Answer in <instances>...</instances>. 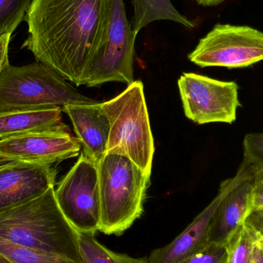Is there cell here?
Listing matches in <instances>:
<instances>
[{"label":"cell","mask_w":263,"mask_h":263,"mask_svg":"<svg viewBox=\"0 0 263 263\" xmlns=\"http://www.w3.org/2000/svg\"><path fill=\"white\" fill-rule=\"evenodd\" d=\"M107 0H33L26 14L23 47L37 62L81 86L82 77L103 36Z\"/></svg>","instance_id":"obj_1"},{"label":"cell","mask_w":263,"mask_h":263,"mask_svg":"<svg viewBox=\"0 0 263 263\" xmlns=\"http://www.w3.org/2000/svg\"><path fill=\"white\" fill-rule=\"evenodd\" d=\"M0 238L83 263L78 232L59 207L55 186L39 197L0 213Z\"/></svg>","instance_id":"obj_2"},{"label":"cell","mask_w":263,"mask_h":263,"mask_svg":"<svg viewBox=\"0 0 263 263\" xmlns=\"http://www.w3.org/2000/svg\"><path fill=\"white\" fill-rule=\"evenodd\" d=\"M100 224L99 231L120 236L144 211L150 176L128 156L107 153L98 165Z\"/></svg>","instance_id":"obj_3"},{"label":"cell","mask_w":263,"mask_h":263,"mask_svg":"<svg viewBox=\"0 0 263 263\" xmlns=\"http://www.w3.org/2000/svg\"><path fill=\"white\" fill-rule=\"evenodd\" d=\"M95 102L82 95L58 72L40 62L15 66L8 60L0 71V114L63 109L68 105Z\"/></svg>","instance_id":"obj_4"},{"label":"cell","mask_w":263,"mask_h":263,"mask_svg":"<svg viewBox=\"0 0 263 263\" xmlns=\"http://www.w3.org/2000/svg\"><path fill=\"white\" fill-rule=\"evenodd\" d=\"M102 108L110 124L107 153L128 156L151 176L155 145L142 82H133Z\"/></svg>","instance_id":"obj_5"},{"label":"cell","mask_w":263,"mask_h":263,"mask_svg":"<svg viewBox=\"0 0 263 263\" xmlns=\"http://www.w3.org/2000/svg\"><path fill=\"white\" fill-rule=\"evenodd\" d=\"M136 38L123 0H107L103 36L83 72L81 86L93 87L111 82L128 86L133 83Z\"/></svg>","instance_id":"obj_6"},{"label":"cell","mask_w":263,"mask_h":263,"mask_svg":"<svg viewBox=\"0 0 263 263\" xmlns=\"http://www.w3.org/2000/svg\"><path fill=\"white\" fill-rule=\"evenodd\" d=\"M188 58L200 67H248L263 61V32L247 26L216 25Z\"/></svg>","instance_id":"obj_7"},{"label":"cell","mask_w":263,"mask_h":263,"mask_svg":"<svg viewBox=\"0 0 263 263\" xmlns=\"http://www.w3.org/2000/svg\"><path fill=\"white\" fill-rule=\"evenodd\" d=\"M55 197L62 213L78 233L99 231L98 166L84 152L55 189Z\"/></svg>","instance_id":"obj_8"},{"label":"cell","mask_w":263,"mask_h":263,"mask_svg":"<svg viewBox=\"0 0 263 263\" xmlns=\"http://www.w3.org/2000/svg\"><path fill=\"white\" fill-rule=\"evenodd\" d=\"M185 117L199 125L233 124L240 106L239 86L199 74L184 72L178 80Z\"/></svg>","instance_id":"obj_9"},{"label":"cell","mask_w":263,"mask_h":263,"mask_svg":"<svg viewBox=\"0 0 263 263\" xmlns=\"http://www.w3.org/2000/svg\"><path fill=\"white\" fill-rule=\"evenodd\" d=\"M253 175L254 170L242 162L236 176L221 184L217 196L174 240L152 252L148 263H182L203 250L209 244V227L216 209L233 189Z\"/></svg>","instance_id":"obj_10"},{"label":"cell","mask_w":263,"mask_h":263,"mask_svg":"<svg viewBox=\"0 0 263 263\" xmlns=\"http://www.w3.org/2000/svg\"><path fill=\"white\" fill-rule=\"evenodd\" d=\"M82 145L67 126L0 140V153L32 163L54 165L80 154Z\"/></svg>","instance_id":"obj_11"},{"label":"cell","mask_w":263,"mask_h":263,"mask_svg":"<svg viewBox=\"0 0 263 263\" xmlns=\"http://www.w3.org/2000/svg\"><path fill=\"white\" fill-rule=\"evenodd\" d=\"M53 165L26 162L0 170V213L44 194L55 185Z\"/></svg>","instance_id":"obj_12"},{"label":"cell","mask_w":263,"mask_h":263,"mask_svg":"<svg viewBox=\"0 0 263 263\" xmlns=\"http://www.w3.org/2000/svg\"><path fill=\"white\" fill-rule=\"evenodd\" d=\"M73 125L77 138L84 152L97 165L107 153L110 133L109 119L102 108V103H79L64 106Z\"/></svg>","instance_id":"obj_13"},{"label":"cell","mask_w":263,"mask_h":263,"mask_svg":"<svg viewBox=\"0 0 263 263\" xmlns=\"http://www.w3.org/2000/svg\"><path fill=\"white\" fill-rule=\"evenodd\" d=\"M251 179L241 182L222 199L210 222L208 243L225 245L229 238L243 224L250 211Z\"/></svg>","instance_id":"obj_14"},{"label":"cell","mask_w":263,"mask_h":263,"mask_svg":"<svg viewBox=\"0 0 263 263\" xmlns=\"http://www.w3.org/2000/svg\"><path fill=\"white\" fill-rule=\"evenodd\" d=\"M62 108L0 114V140L65 126Z\"/></svg>","instance_id":"obj_15"},{"label":"cell","mask_w":263,"mask_h":263,"mask_svg":"<svg viewBox=\"0 0 263 263\" xmlns=\"http://www.w3.org/2000/svg\"><path fill=\"white\" fill-rule=\"evenodd\" d=\"M132 3L134 15L130 25L136 36L141 29L159 20L174 22L189 29L195 27L194 23L182 15L170 0H133Z\"/></svg>","instance_id":"obj_16"},{"label":"cell","mask_w":263,"mask_h":263,"mask_svg":"<svg viewBox=\"0 0 263 263\" xmlns=\"http://www.w3.org/2000/svg\"><path fill=\"white\" fill-rule=\"evenodd\" d=\"M78 234L83 263H148L146 258L131 257L109 250L97 240L96 233Z\"/></svg>","instance_id":"obj_17"},{"label":"cell","mask_w":263,"mask_h":263,"mask_svg":"<svg viewBox=\"0 0 263 263\" xmlns=\"http://www.w3.org/2000/svg\"><path fill=\"white\" fill-rule=\"evenodd\" d=\"M258 241L251 230L241 225L224 245L226 263H250Z\"/></svg>","instance_id":"obj_18"},{"label":"cell","mask_w":263,"mask_h":263,"mask_svg":"<svg viewBox=\"0 0 263 263\" xmlns=\"http://www.w3.org/2000/svg\"><path fill=\"white\" fill-rule=\"evenodd\" d=\"M0 254L12 263H76L63 256L22 247L2 238Z\"/></svg>","instance_id":"obj_19"},{"label":"cell","mask_w":263,"mask_h":263,"mask_svg":"<svg viewBox=\"0 0 263 263\" xmlns=\"http://www.w3.org/2000/svg\"><path fill=\"white\" fill-rule=\"evenodd\" d=\"M33 0H0V35L10 33L25 20Z\"/></svg>","instance_id":"obj_20"},{"label":"cell","mask_w":263,"mask_h":263,"mask_svg":"<svg viewBox=\"0 0 263 263\" xmlns=\"http://www.w3.org/2000/svg\"><path fill=\"white\" fill-rule=\"evenodd\" d=\"M243 162L254 168L263 167V133H252L243 139Z\"/></svg>","instance_id":"obj_21"},{"label":"cell","mask_w":263,"mask_h":263,"mask_svg":"<svg viewBox=\"0 0 263 263\" xmlns=\"http://www.w3.org/2000/svg\"><path fill=\"white\" fill-rule=\"evenodd\" d=\"M182 263H226L224 246L209 243L203 250Z\"/></svg>","instance_id":"obj_22"},{"label":"cell","mask_w":263,"mask_h":263,"mask_svg":"<svg viewBox=\"0 0 263 263\" xmlns=\"http://www.w3.org/2000/svg\"><path fill=\"white\" fill-rule=\"evenodd\" d=\"M250 211L263 209V167L258 168L252 178Z\"/></svg>","instance_id":"obj_23"},{"label":"cell","mask_w":263,"mask_h":263,"mask_svg":"<svg viewBox=\"0 0 263 263\" xmlns=\"http://www.w3.org/2000/svg\"><path fill=\"white\" fill-rule=\"evenodd\" d=\"M243 224L254 233L258 240L263 241V209L249 213Z\"/></svg>","instance_id":"obj_24"},{"label":"cell","mask_w":263,"mask_h":263,"mask_svg":"<svg viewBox=\"0 0 263 263\" xmlns=\"http://www.w3.org/2000/svg\"><path fill=\"white\" fill-rule=\"evenodd\" d=\"M12 34L6 33L0 35V71L5 63L9 60L8 59V49Z\"/></svg>","instance_id":"obj_25"},{"label":"cell","mask_w":263,"mask_h":263,"mask_svg":"<svg viewBox=\"0 0 263 263\" xmlns=\"http://www.w3.org/2000/svg\"><path fill=\"white\" fill-rule=\"evenodd\" d=\"M26 162H24V161L20 160V159H15V158L10 157V156L0 153V170L8 168V167L13 166V165L26 163Z\"/></svg>","instance_id":"obj_26"},{"label":"cell","mask_w":263,"mask_h":263,"mask_svg":"<svg viewBox=\"0 0 263 263\" xmlns=\"http://www.w3.org/2000/svg\"><path fill=\"white\" fill-rule=\"evenodd\" d=\"M250 263H263V242L258 241Z\"/></svg>","instance_id":"obj_27"},{"label":"cell","mask_w":263,"mask_h":263,"mask_svg":"<svg viewBox=\"0 0 263 263\" xmlns=\"http://www.w3.org/2000/svg\"><path fill=\"white\" fill-rule=\"evenodd\" d=\"M198 4L203 6H216L223 3L224 0H195Z\"/></svg>","instance_id":"obj_28"},{"label":"cell","mask_w":263,"mask_h":263,"mask_svg":"<svg viewBox=\"0 0 263 263\" xmlns=\"http://www.w3.org/2000/svg\"><path fill=\"white\" fill-rule=\"evenodd\" d=\"M0 263H12L11 261H9L7 258L3 256V255L0 254Z\"/></svg>","instance_id":"obj_29"},{"label":"cell","mask_w":263,"mask_h":263,"mask_svg":"<svg viewBox=\"0 0 263 263\" xmlns=\"http://www.w3.org/2000/svg\"><path fill=\"white\" fill-rule=\"evenodd\" d=\"M262 242H263V241H262Z\"/></svg>","instance_id":"obj_30"}]
</instances>
